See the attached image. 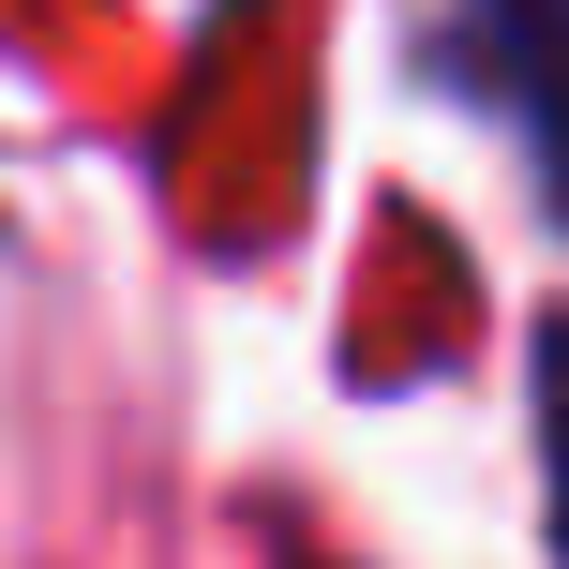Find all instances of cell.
I'll list each match as a JSON object with an SVG mask.
<instances>
[{
	"mask_svg": "<svg viewBox=\"0 0 569 569\" xmlns=\"http://www.w3.org/2000/svg\"><path fill=\"white\" fill-rule=\"evenodd\" d=\"M540 375H555V405H569V330H555V345H540Z\"/></svg>",
	"mask_w": 569,
	"mask_h": 569,
	"instance_id": "cell-1",
	"label": "cell"
}]
</instances>
